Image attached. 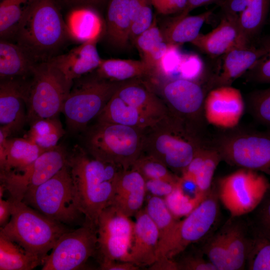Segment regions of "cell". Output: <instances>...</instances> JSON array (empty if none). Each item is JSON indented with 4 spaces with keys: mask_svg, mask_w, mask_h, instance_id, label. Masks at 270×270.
<instances>
[{
    "mask_svg": "<svg viewBox=\"0 0 270 270\" xmlns=\"http://www.w3.org/2000/svg\"><path fill=\"white\" fill-rule=\"evenodd\" d=\"M245 102L256 121L270 128V87L250 92Z\"/></svg>",
    "mask_w": 270,
    "mask_h": 270,
    "instance_id": "40",
    "label": "cell"
},
{
    "mask_svg": "<svg viewBox=\"0 0 270 270\" xmlns=\"http://www.w3.org/2000/svg\"><path fill=\"white\" fill-rule=\"evenodd\" d=\"M162 94L170 113L188 126V119L204 118L206 96L202 86L194 80H170L164 84Z\"/></svg>",
    "mask_w": 270,
    "mask_h": 270,
    "instance_id": "15",
    "label": "cell"
},
{
    "mask_svg": "<svg viewBox=\"0 0 270 270\" xmlns=\"http://www.w3.org/2000/svg\"><path fill=\"white\" fill-rule=\"evenodd\" d=\"M120 83L98 75L74 80L62 110L69 132L74 134L84 131L88 122L100 114Z\"/></svg>",
    "mask_w": 270,
    "mask_h": 270,
    "instance_id": "7",
    "label": "cell"
},
{
    "mask_svg": "<svg viewBox=\"0 0 270 270\" xmlns=\"http://www.w3.org/2000/svg\"><path fill=\"white\" fill-rule=\"evenodd\" d=\"M150 270H178L176 262L166 256L159 257L155 262L148 266Z\"/></svg>",
    "mask_w": 270,
    "mask_h": 270,
    "instance_id": "54",
    "label": "cell"
},
{
    "mask_svg": "<svg viewBox=\"0 0 270 270\" xmlns=\"http://www.w3.org/2000/svg\"><path fill=\"white\" fill-rule=\"evenodd\" d=\"M245 108V100L238 89L231 85L216 87L206 96L204 119L216 127L232 129L238 124Z\"/></svg>",
    "mask_w": 270,
    "mask_h": 270,
    "instance_id": "16",
    "label": "cell"
},
{
    "mask_svg": "<svg viewBox=\"0 0 270 270\" xmlns=\"http://www.w3.org/2000/svg\"><path fill=\"white\" fill-rule=\"evenodd\" d=\"M10 200L11 216L1 227L0 234L44 261L60 236L70 230L22 201Z\"/></svg>",
    "mask_w": 270,
    "mask_h": 270,
    "instance_id": "4",
    "label": "cell"
},
{
    "mask_svg": "<svg viewBox=\"0 0 270 270\" xmlns=\"http://www.w3.org/2000/svg\"><path fill=\"white\" fill-rule=\"evenodd\" d=\"M270 187L264 176L241 168L220 180L218 196L231 216L236 217L258 207Z\"/></svg>",
    "mask_w": 270,
    "mask_h": 270,
    "instance_id": "11",
    "label": "cell"
},
{
    "mask_svg": "<svg viewBox=\"0 0 270 270\" xmlns=\"http://www.w3.org/2000/svg\"><path fill=\"white\" fill-rule=\"evenodd\" d=\"M27 78L0 80V134L8 137L26 122Z\"/></svg>",
    "mask_w": 270,
    "mask_h": 270,
    "instance_id": "17",
    "label": "cell"
},
{
    "mask_svg": "<svg viewBox=\"0 0 270 270\" xmlns=\"http://www.w3.org/2000/svg\"><path fill=\"white\" fill-rule=\"evenodd\" d=\"M36 64L18 45L0 38V80L28 78Z\"/></svg>",
    "mask_w": 270,
    "mask_h": 270,
    "instance_id": "28",
    "label": "cell"
},
{
    "mask_svg": "<svg viewBox=\"0 0 270 270\" xmlns=\"http://www.w3.org/2000/svg\"><path fill=\"white\" fill-rule=\"evenodd\" d=\"M261 46L264 49V54L245 74L248 82L270 84V35L264 39Z\"/></svg>",
    "mask_w": 270,
    "mask_h": 270,
    "instance_id": "44",
    "label": "cell"
},
{
    "mask_svg": "<svg viewBox=\"0 0 270 270\" xmlns=\"http://www.w3.org/2000/svg\"><path fill=\"white\" fill-rule=\"evenodd\" d=\"M144 209L158 228L159 244L170 233L178 220L170 212L162 198L152 196L148 199Z\"/></svg>",
    "mask_w": 270,
    "mask_h": 270,
    "instance_id": "38",
    "label": "cell"
},
{
    "mask_svg": "<svg viewBox=\"0 0 270 270\" xmlns=\"http://www.w3.org/2000/svg\"><path fill=\"white\" fill-rule=\"evenodd\" d=\"M260 204L258 234L270 240V187Z\"/></svg>",
    "mask_w": 270,
    "mask_h": 270,
    "instance_id": "47",
    "label": "cell"
},
{
    "mask_svg": "<svg viewBox=\"0 0 270 270\" xmlns=\"http://www.w3.org/2000/svg\"><path fill=\"white\" fill-rule=\"evenodd\" d=\"M54 0H34L12 38L36 63L48 62L72 38Z\"/></svg>",
    "mask_w": 270,
    "mask_h": 270,
    "instance_id": "2",
    "label": "cell"
},
{
    "mask_svg": "<svg viewBox=\"0 0 270 270\" xmlns=\"http://www.w3.org/2000/svg\"><path fill=\"white\" fill-rule=\"evenodd\" d=\"M224 228L228 270H242L246 264L251 239L248 238L239 224H228Z\"/></svg>",
    "mask_w": 270,
    "mask_h": 270,
    "instance_id": "32",
    "label": "cell"
},
{
    "mask_svg": "<svg viewBox=\"0 0 270 270\" xmlns=\"http://www.w3.org/2000/svg\"><path fill=\"white\" fill-rule=\"evenodd\" d=\"M213 148L228 164L270 176V134L234 131L219 136Z\"/></svg>",
    "mask_w": 270,
    "mask_h": 270,
    "instance_id": "9",
    "label": "cell"
},
{
    "mask_svg": "<svg viewBox=\"0 0 270 270\" xmlns=\"http://www.w3.org/2000/svg\"><path fill=\"white\" fill-rule=\"evenodd\" d=\"M204 252L217 270H228L224 228L208 240Z\"/></svg>",
    "mask_w": 270,
    "mask_h": 270,
    "instance_id": "43",
    "label": "cell"
},
{
    "mask_svg": "<svg viewBox=\"0 0 270 270\" xmlns=\"http://www.w3.org/2000/svg\"><path fill=\"white\" fill-rule=\"evenodd\" d=\"M43 262L41 258L0 234V270H31Z\"/></svg>",
    "mask_w": 270,
    "mask_h": 270,
    "instance_id": "33",
    "label": "cell"
},
{
    "mask_svg": "<svg viewBox=\"0 0 270 270\" xmlns=\"http://www.w3.org/2000/svg\"><path fill=\"white\" fill-rule=\"evenodd\" d=\"M135 216L129 262L140 268L149 266L156 260L159 232L145 209L140 210Z\"/></svg>",
    "mask_w": 270,
    "mask_h": 270,
    "instance_id": "20",
    "label": "cell"
},
{
    "mask_svg": "<svg viewBox=\"0 0 270 270\" xmlns=\"http://www.w3.org/2000/svg\"><path fill=\"white\" fill-rule=\"evenodd\" d=\"M84 145L93 158L130 168L142 152L144 130L110 122H97L85 130Z\"/></svg>",
    "mask_w": 270,
    "mask_h": 270,
    "instance_id": "5",
    "label": "cell"
},
{
    "mask_svg": "<svg viewBox=\"0 0 270 270\" xmlns=\"http://www.w3.org/2000/svg\"><path fill=\"white\" fill-rule=\"evenodd\" d=\"M212 58L220 56L236 46L248 45L244 40L236 16L224 14L219 24L206 34H200L190 42Z\"/></svg>",
    "mask_w": 270,
    "mask_h": 270,
    "instance_id": "19",
    "label": "cell"
},
{
    "mask_svg": "<svg viewBox=\"0 0 270 270\" xmlns=\"http://www.w3.org/2000/svg\"><path fill=\"white\" fill-rule=\"evenodd\" d=\"M30 80L26 102V122L56 118L62 112L73 82L48 61L34 66Z\"/></svg>",
    "mask_w": 270,
    "mask_h": 270,
    "instance_id": "6",
    "label": "cell"
},
{
    "mask_svg": "<svg viewBox=\"0 0 270 270\" xmlns=\"http://www.w3.org/2000/svg\"><path fill=\"white\" fill-rule=\"evenodd\" d=\"M152 12L150 3L146 4L131 22L130 39L134 42L142 32L148 30L153 22Z\"/></svg>",
    "mask_w": 270,
    "mask_h": 270,
    "instance_id": "46",
    "label": "cell"
},
{
    "mask_svg": "<svg viewBox=\"0 0 270 270\" xmlns=\"http://www.w3.org/2000/svg\"><path fill=\"white\" fill-rule=\"evenodd\" d=\"M222 0H188L187 6L182 13L188 14L194 9L202 6L212 4L220 2Z\"/></svg>",
    "mask_w": 270,
    "mask_h": 270,
    "instance_id": "57",
    "label": "cell"
},
{
    "mask_svg": "<svg viewBox=\"0 0 270 270\" xmlns=\"http://www.w3.org/2000/svg\"><path fill=\"white\" fill-rule=\"evenodd\" d=\"M149 2H150V0H130L131 22L136 18L143 8Z\"/></svg>",
    "mask_w": 270,
    "mask_h": 270,
    "instance_id": "56",
    "label": "cell"
},
{
    "mask_svg": "<svg viewBox=\"0 0 270 270\" xmlns=\"http://www.w3.org/2000/svg\"><path fill=\"white\" fill-rule=\"evenodd\" d=\"M96 70L100 77L118 82L155 74L154 70L142 60L102 59Z\"/></svg>",
    "mask_w": 270,
    "mask_h": 270,
    "instance_id": "31",
    "label": "cell"
},
{
    "mask_svg": "<svg viewBox=\"0 0 270 270\" xmlns=\"http://www.w3.org/2000/svg\"><path fill=\"white\" fill-rule=\"evenodd\" d=\"M131 20L130 0H110L106 18V31L109 42L122 48L130 39Z\"/></svg>",
    "mask_w": 270,
    "mask_h": 270,
    "instance_id": "29",
    "label": "cell"
},
{
    "mask_svg": "<svg viewBox=\"0 0 270 270\" xmlns=\"http://www.w3.org/2000/svg\"><path fill=\"white\" fill-rule=\"evenodd\" d=\"M68 154L58 145L42 153L34 162L19 172L0 174L1 184L13 200L24 196L56 174L66 163Z\"/></svg>",
    "mask_w": 270,
    "mask_h": 270,
    "instance_id": "13",
    "label": "cell"
},
{
    "mask_svg": "<svg viewBox=\"0 0 270 270\" xmlns=\"http://www.w3.org/2000/svg\"><path fill=\"white\" fill-rule=\"evenodd\" d=\"M212 14V10L194 16L180 13L162 32L164 42L176 46L186 42H191L200 34L203 24Z\"/></svg>",
    "mask_w": 270,
    "mask_h": 270,
    "instance_id": "30",
    "label": "cell"
},
{
    "mask_svg": "<svg viewBox=\"0 0 270 270\" xmlns=\"http://www.w3.org/2000/svg\"><path fill=\"white\" fill-rule=\"evenodd\" d=\"M142 60L154 68L167 51L170 44L164 42L162 32L154 20L151 26L134 41Z\"/></svg>",
    "mask_w": 270,
    "mask_h": 270,
    "instance_id": "35",
    "label": "cell"
},
{
    "mask_svg": "<svg viewBox=\"0 0 270 270\" xmlns=\"http://www.w3.org/2000/svg\"><path fill=\"white\" fill-rule=\"evenodd\" d=\"M246 264L250 270H270V240L258 234L251 239Z\"/></svg>",
    "mask_w": 270,
    "mask_h": 270,
    "instance_id": "41",
    "label": "cell"
},
{
    "mask_svg": "<svg viewBox=\"0 0 270 270\" xmlns=\"http://www.w3.org/2000/svg\"><path fill=\"white\" fill-rule=\"evenodd\" d=\"M218 196L216 192L210 190L183 220L178 221L170 233L158 244L156 260L162 256L172 260L208 234L218 216Z\"/></svg>",
    "mask_w": 270,
    "mask_h": 270,
    "instance_id": "10",
    "label": "cell"
},
{
    "mask_svg": "<svg viewBox=\"0 0 270 270\" xmlns=\"http://www.w3.org/2000/svg\"><path fill=\"white\" fill-rule=\"evenodd\" d=\"M72 38L82 42L100 38L102 22L98 14L91 8L72 10L66 22Z\"/></svg>",
    "mask_w": 270,
    "mask_h": 270,
    "instance_id": "34",
    "label": "cell"
},
{
    "mask_svg": "<svg viewBox=\"0 0 270 270\" xmlns=\"http://www.w3.org/2000/svg\"><path fill=\"white\" fill-rule=\"evenodd\" d=\"M140 267L129 262L109 261L100 263L102 270H138Z\"/></svg>",
    "mask_w": 270,
    "mask_h": 270,
    "instance_id": "53",
    "label": "cell"
},
{
    "mask_svg": "<svg viewBox=\"0 0 270 270\" xmlns=\"http://www.w3.org/2000/svg\"><path fill=\"white\" fill-rule=\"evenodd\" d=\"M178 183L175 184L161 180H146V192L164 198L174 190Z\"/></svg>",
    "mask_w": 270,
    "mask_h": 270,
    "instance_id": "50",
    "label": "cell"
},
{
    "mask_svg": "<svg viewBox=\"0 0 270 270\" xmlns=\"http://www.w3.org/2000/svg\"><path fill=\"white\" fill-rule=\"evenodd\" d=\"M12 209V200L9 198L4 200L0 198V226H4L11 216Z\"/></svg>",
    "mask_w": 270,
    "mask_h": 270,
    "instance_id": "55",
    "label": "cell"
},
{
    "mask_svg": "<svg viewBox=\"0 0 270 270\" xmlns=\"http://www.w3.org/2000/svg\"><path fill=\"white\" fill-rule=\"evenodd\" d=\"M264 52L261 44L258 48L248 44L234 48L220 56L217 72L210 82L212 88L230 86L234 81L252 68Z\"/></svg>",
    "mask_w": 270,
    "mask_h": 270,
    "instance_id": "21",
    "label": "cell"
},
{
    "mask_svg": "<svg viewBox=\"0 0 270 270\" xmlns=\"http://www.w3.org/2000/svg\"><path fill=\"white\" fill-rule=\"evenodd\" d=\"M58 5L72 10L81 8H98L102 6L107 0H54Z\"/></svg>",
    "mask_w": 270,
    "mask_h": 270,
    "instance_id": "52",
    "label": "cell"
},
{
    "mask_svg": "<svg viewBox=\"0 0 270 270\" xmlns=\"http://www.w3.org/2000/svg\"><path fill=\"white\" fill-rule=\"evenodd\" d=\"M22 202L63 224H74L84 216L67 163L52 177L27 194Z\"/></svg>",
    "mask_w": 270,
    "mask_h": 270,
    "instance_id": "8",
    "label": "cell"
},
{
    "mask_svg": "<svg viewBox=\"0 0 270 270\" xmlns=\"http://www.w3.org/2000/svg\"><path fill=\"white\" fill-rule=\"evenodd\" d=\"M98 40L82 42L68 52L58 54L50 61L70 80L74 82L99 66L102 58L96 48Z\"/></svg>",
    "mask_w": 270,
    "mask_h": 270,
    "instance_id": "22",
    "label": "cell"
},
{
    "mask_svg": "<svg viewBox=\"0 0 270 270\" xmlns=\"http://www.w3.org/2000/svg\"><path fill=\"white\" fill-rule=\"evenodd\" d=\"M180 181L174 190L164 198L168 208L176 218L186 216L204 200L192 198L184 192Z\"/></svg>",
    "mask_w": 270,
    "mask_h": 270,
    "instance_id": "42",
    "label": "cell"
},
{
    "mask_svg": "<svg viewBox=\"0 0 270 270\" xmlns=\"http://www.w3.org/2000/svg\"><path fill=\"white\" fill-rule=\"evenodd\" d=\"M97 119L98 122L120 124L144 130L160 120L144 114L128 104L115 93L98 116Z\"/></svg>",
    "mask_w": 270,
    "mask_h": 270,
    "instance_id": "27",
    "label": "cell"
},
{
    "mask_svg": "<svg viewBox=\"0 0 270 270\" xmlns=\"http://www.w3.org/2000/svg\"><path fill=\"white\" fill-rule=\"evenodd\" d=\"M146 194V180L142 174L132 168L124 170L116 180L110 204L126 216H134L142 209Z\"/></svg>",
    "mask_w": 270,
    "mask_h": 270,
    "instance_id": "23",
    "label": "cell"
},
{
    "mask_svg": "<svg viewBox=\"0 0 270 270\" xmlns=\"http://www.w3.org/2000/svg\"><path fill=\"white\" fill-rule=\"evenodd\" d=\"M202 146L194 131L169 112L144 130L142 153L182 174Z\"/></svg>",
    "mask_w": 270,
    "mask_h": 270,
    "instance_id": "3",
    "label": "cell"
},
{
    "mask_svg": "<svg viewBox=\"0 0 270 270\" xmlns=\"http://www.w3.org/2000/svg\"><path fill=\"white\" fill-rule=\"evenodd\" d=\"M139 172L145 180H161L177 184L180 176L174 174L162 162L154 158L142 153L132 167Z\"/></svg>",
    "mask_w": 270,
    "mask_h": 270,
    "instance_id": "39",
    "label": "cell"
},
{
    "mask_svg": "<svg viewBox=\"0 0 270 270\" xmlns=\"http://www.w3.org/2000/svg\"><path fill=\"white\" fill-rule=\"evenodd\" d=\"M176 262L178 270H217L210 262L198 256H187Z\"/></svg>",
    "mask_w": 270,
    "mask_h": 270,
    "instance_id": "48",
    "label": "cell"
},
{
    "mask_svg": "<svg viewBox=\"0 0 270 270\" xmlns=\"http://www.w3.org/2000/svg\"><path fill=\"white\" fill-rule=\"evenodd\" d=\"M115 94L128 104L156 120L169 114L166 103L138 80L121 82Z\"/></svg>",
    "mask_w": 270,
    "mask_h": 270,
    "instance_id": "24",
    "label": "cell"
},
{
    "mask_svg": "<svg viewBox=\"0 0 270 270\" xmlns=\"http://www.w3.org/2000/svg\"><path fill=\"white\" fill-rule=\"evenodd\" d=\"M222 160L219 152L214 148L202 146L182 173L184 180L194 182L199 190L208 195L215 170Z\"/></svg>",
    "mask_w": 270,
    "mask_h": 270,
    "instance_id": "26",
    "label": "cell"
},
{
    "mask_svg": "<svg viewBox=\"0 0 270 270\" xmlns=\"http://www.w3.org/2000/svg\"><path fill=\"white\" fill-rule=\"evenodd\" d=\"M34 0H2L0 4V37L8 40L28 6Z\"/></svg>",
    "mask_w": 270,
    "mask_h": 270,
    "instance_id": "37",
    "label": "cell"
},
{
    "mask_svg": "<svg viewBox=\"0 0 270 270\" xmlns=\"http://www.w3.org/2000/svg\"><path fill=\"white\" fill-rule=\"evenodd\" d=\"M193 56L182 58L178 71L182 78L193 80L199 73L198 64Z\"/></svg>",
    "mask_w": 270,
    "mask_h": 270,
    "instance_id": "51",
    "label": "cell"
},
{
    "mask_svg": "<svg viewBox=\"0 0 270 270\" xmlns=\"http://www.w3.org/2000/svg\"><path fill=\"white\" fill-rule=\"evenodd\" d=\"M176 48V46L170 45L158 64L156 74L170 77L174 73L178 72L182 57L178 52Z\"/></svg>",
    "mask_w": 270,
    "mask_h": 270,
    "instance_id": "45",
    "label": "cell"
},
{
    "mask_svg": "<svg viewBox=\"0 0 270 270\" xmlns=\"http://www.w3.org/2000/svg\"><path fill=\"white\" fill-rule=\"evenodd\" d=\"M30 126L26 138L46 150L56 146L64 133L60 122L56 118L38 120Z\"/></svg>",
    "mask_w": 270,
    "mask_h": 270,
    "instance_id": "36",
    "label": "cell"
},
{
    "mask_svg": "<svg viewBox=\"0 0 270 270\" xmlns=\"http://www.w3.org/2000/svg\"><path fill=\"white\" fill-rule=\"evenodd\" d=\"M270 0H222L224 14L236 16L244 42L250 44L262 30L267 18Z\"/></svg>",
    "mask_w": 270,
    "mask_h": 270,
    "instance_id": "18",
    "label": "cell"
},
{
    "mask_svg": "<svg viewBox=\"0 0 270 270\" xmlns=\"http://www.w3.org/2000/svg\"><path fill=\"white\" fill-rule=\"evenodd\" d=\"M76 145L68 154L67 164L76 190L84 224L96 230L102 210L113 200L122 168L97 160Z\"/></svg>",
    "mask_w": 270,
    "mask_h": 270,
    "instance_id": "1",
    "label": "cell"
},
{
    "mask_svg": "<svg viewBox=\"0 0 270 270\" xmlns=\"http://www.w3.org/2000/svg\"><path fill=\"white\" fill-rule=\"evenodd\" d=\"M134 222L112 204L106 208L98 222V251L100 263L129 262Z\"/></svg>",
    "mask_w": 270,
    "mask_h": 270,
    "instance_id": "14",
    "label": "cell"
},
{
    "mask_svg": "<svg viewBox=\"0 0 270 270\" xmlns=\"http://www.w3.org/2000/svg\"><path fill=\"white\" fill-rule=\"evenodd\" d=\"M158 12L162 14L181 13L186 8L188 0H150Z\"/></svg>",
    "mask_w": 270,
    "mask_h": 270,
    "instance_id": "49",
    "label": "cell"
},
{
    "mask_svg": "<svg viewBox=\"0 0 270 270\" xmlns=\"http://www.w3.org/2000/svg\"><path fill=\"white\" fill-rule=\"evenodd\" d=\"M46 150L26 138L0 135V174L22 170Z\"/></svg>",
    "mask_w": 270,
    "mask_h": 270,
    "instance_id": "25",
    "label": "cell"
},
{
    "mask_svg": "<svg viewBox=\"0 0 270 270\" xmlns=\"http://www.w3.org/2000/svg\"><path fill=\"white\" fill-rule=\"evenodd\" d=\"M98 251L96 230L83 224L59 238L44 259L42 270H75L82 268Z\"/></svg>",
    "mask_w": 270,
    "mask_h": 270,
    "instance_id": "12",
    "label": "cell"
}]
</instances>
